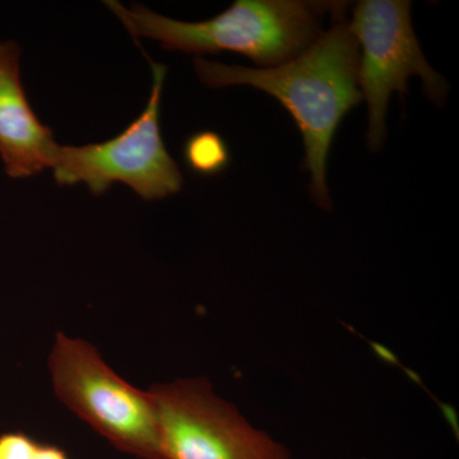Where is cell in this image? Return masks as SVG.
Listing matches in <instances>:
<instances>
[{
  "mask_svg": "<svg viewBox=\"0 0 459 459\" xmlns=\"http://www.w3.org/2000/svg\"><path fill=\"white\" fill-rule=\"evenodd\" d=\"M148 392L164 459H292L283 444L217 397L204 377L157 383Z\"/></svg>",
  "mask_w": 459,
  "mask_h": 459,
  "instance_id": "cell-6",
  "label": "cell"
},
{
  "mask_svg": "<svg viewBox=\"0 0 459 459\" xmlns=\"http://www.w3.org/2000/svg\"><path fill=\"white\" fill-rule=\"evenodd\" d=\"M56 397L120 452L140 459H164L150 392L124 380L82 338L56 333L49 355Z\"/></svg>",
  "mask_w": 459,
  "mask_h": 459,
  "instance_id": "cell-3",
  "label": "cell"
},
{
  "mask_svg": "<svg viewBox=\"0 0 459 459\" xmlns=\"http://www.w3.org/2000/svg\"><path fill=\"white\" fill-rule=\"evenodd\" d=\"M153 83L147 107L113 140L86 146H59L51 166L62 186L84 183L95 195L114 183L131 186L144 201L180 192L183 175L166 150L160 129V105L168 68L151 62Z\"/></svg>",
  "mask_w": 459,
  "mask_h": 459,
  "instance_id": "cell-4",
  "label": "cell"
},
{
  "mask_svg": "<svg viewBox=\"0 0 459 459\" xmlns=\"http://www.w3.org/2000/svg\"><path fill=\"white\" fill-rule=\"evenodd\" d=\"M105 4L132 36L159 41L166 50L197 56L232 51L272 68L294 59L319 38L320 21L333 3L238 0L202 22L172 20L141 4L126 8L114 0Z\"/></svg>",
  "mask_w": 459,
  "mask_h": 459,
  "instance_id": "cell-2",
  "label": "cell"
},
{
  "mask_svg": "<svg viewBox=\"0 0 459 459\" xmlns=\"http://www.w3.org/2000/svg\"><path fill=\"white\" fill-rule=\"evenodd\" d=\"M410 12L407 0H362L353 8L350 30L361 49L359 89L368 102L371 151H379L385 143L392 93L406 95L411 77L421 80L425 95L437 107L446 100L448 84L422 53Z\"/></svg>",
  "mask_w": 459,
  "mask_h": 459,
  "instance_id": "cell-5",
  "label": "cell"
},
{
  "mask_svg": "<svg viewBox=\"0 0 459 459\" xmlns=\"http://www.w3.org/2000/svg\"><path fill=\"white\" fill-rule=\"evenodd\" d=\"M184 159L201 175L220 174L230 164V151L221 135L204 131L190 135L184 144Z\"/></svg>",
  "mask_w": 459,
  "mask_h": 459,
  "instance_id": "cell-8",
  "label": "cell"
},
{
  "mask_svg": "<svg viewBox=\"0 0 459 459\" xmlns=\"http://www.w3.org/2000/svg\"><path fill=\"white\" fill-rule=\"evenodd\" d=\"M341 4L333 26L294 59L272 68L226 65L197 56L195 72L211 89L240 86L264 91L294 117L303 135L305 165L310 172V195L331 211L327 160L334 133L344 115L362 100L359 89L360 49L343 17Z\"/></svg>",
  "mask_w": 459,
  "mask_h": 459,
  "instance_id": "cell-1",
  "label": "cell"
},
{
  "mask_svg": "<svg viewBox=\"0 0 459 459\" xmlns=\"http://www.w3.org/2000/svg\"><path fill=\"white\" fill-rule=\"evenodd\" d=\"M32 459H69L63 449L56 446H48V444L39 443L36 448L35 455Z\"/></svg>",
  "mask_w": 459,
  "mask_h": 459,
  "instance_id": "cell-10",
  "label": "cell"
},
{
  "mask_svg": "<svg viewBox=\"0 0 459 459\" xmlns=\"http://www.w3.org/2000/svg\"><path fill=\"white\" fill-rule=\"evenodd\" d=\"M39 443L23 433L0 435V459H32Z\"/></svg>",
  "mask_w": 459,
  "mask_h": 459,
  "instance_id": "cell-9",
  "label": "cell"
},
{
  "mask_svg": "<svg viewBox=\"0 0 459 459\" xmlns=\"http://www.w3.org/2000/svg\"><path fill=\"white\" fill-rule=\"evenodd\" d=\"M21 48L0 41V159L12 179L51 169L59 144L49 126L33 113L21 82Z\"/></svg>",
  "mask_w": 459,
  "mask_h": 459,
  "instance_id": "cell-7",
  "label": "cell"
}]
</instances>
